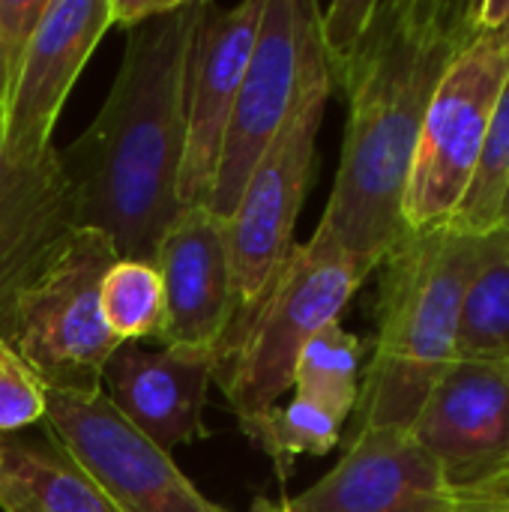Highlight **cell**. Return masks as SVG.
<instances>
[{
    "mask_svg": "<svg viewBox=\"0 0 509 512\" xmlns=\"http://www.w3.org/2000/svg\"><path fill=\"white\" fill-rule=\"evenodd\" d=\"M201 0L126 33V51L93 123L57 150L75 225L111 237L120 258L150 261L183 210L186 78Z\"/></svg>",
    "mask_w": 509,
    "mask_h": 512,
    "instance_id": "7a4b0ae2",
    "label": "cell"
},
{
    "mask_svg": "<svg viewBox=\"0 0 509 512\" xmlns=\"http://www.w3.org/2000/svg\"><path fill=\"white\" fill-rule=\"evenodd\" d=\"M111 27V0H48L12 96L0 114L3 150L36 159L54 150L57 117L81 69Z\"/></svg>",
    "mask_w": 509,
    "mask_h": 512,
    "instance_id": "7c38bea8",
    "label": "cell"
},
{
    "mask_svg": "<svg viewBox=\"0 0 509 512\" xmlns=\"http://www.w3.org/2000/svg\"><path fill=\"white\" fill-rule=\"evenodd\" d=\"M108 234L75 228L60 255L24 288L6 339L48 390H102V369L120 348L102 318V279L117 261Z\"/></svg>",
    "mask_w": 509,
    "mask_h": 512,
    "instance_id": "5b68a950",
    "label": "cell"
},
{
    "mask_svg": "<svg viewBox=\"0 0 509 512\" xmlns=\"http://www.w3.org/2000/svg\"><path fill=\"white\" fill-rule=\"evenodd\" d=\"M330 93V72L309 84L297 111L258 159L231 216L225 219L237 312L249 309L267 291L294 249V228L312 183L318 129Z\"/></svg>",
    "mask_w": 509,
    "mask_h": 512,
    "instance_id": "ba28073f",
    "label": "cell"
},
{
    "mask_svg": "<svg viewBox=\"0 0 509 512\" xmlns=\"http://www.w3.org/2000/svg\"><path fill=\"white\" fill-rule=\"evenodd\" d=\"M219 512H231V510L219 507ZM249 512H291V507H288V498H282V501H267V498H258V501L252 504V510Z\"/></svg>",
    "mask_w": 509,
    "mask_h": 512,
    "instance_id": "4316f807",
    "label": "cell"
},
{
    "mask_svg": "<svg viewBox=\"0 0 509 512\" xmlns=\"http://www.w3.org/2000/svg\"><path fill=\"white\" fill-rule=\"evenodd\" d=\"M366 279V267L327 231L315 228L309 243H294L276 279L234 315L216 348V381L237 417L258 414L291 390L303 345L339 321Z\"/></svg>",
    "mask_w": 509,
    "mask_h": 512,
    "instance_id": "277c9868",
    "label": "cell"
},
{
    "mask_svg": "<svg viewBox=\"0 0 509 512\" xmlns=\"http://www.w3.org/2000/svg\"><path fill=\"white\" fill-rule=\"evenodd\" d=\"M99 303L102 318L120 345L162 342L165 294L156 264L117 258L102 279Z\"/></svg>",
    "mask_w": 509,
    "mask_h": 512,
    "instance_id": "44dd1931",
    "label": "cell"
},
{
    "mask_svg": "<svg viewBox=\"0 0 509 512\" xmlns=\"http://www.w3.org/2000/svg\"><path fill=\"white\" fill-rule=\"evenodd\" d=\"M453 512H509V501L495 498V501H465Z\"/></svg>",
    "mask_w": 509,
    "mask_h": 512,
    "instance_id": "484cf974",
    "label": "cell"
},
{
    "mask_svg": "<svg viewBox=\"0 0 509 512\" xmlns=\"http://www.w3.org/2000/svg\"><path fill=\"white\" fill-rule=\"evenodd\" d=\"M165 294V348H219L234 321V285L225 219L183 207L153 258Z\"/></svg>",
    "mask_w": 509,
    "mask_h": 512,
    "instance_id": "5bb4252c",
    "label": "cell"
},
{
    "mask_svg": "<svg viewBox=\"0 0 509 512\" xmlns=\"http://www.w3.org/2000/svg\"><path fill=\"white\" fill-rule=\"evenodd\" d=\"M360 369L363 342L333 321L303 345L291 375L294 399L324 408L345 426L360 399Z\"/></svg>",
    "mask_w": 509,
    "mask_h": 512,
    "instance_id": "d6986e66",
    "label": "cell"
},
{
    "mask_svg": "<svg viewBox=\"0 0 509 512\" xmlns=\"http://www.w3.org/2000/svg\"><path fill=\"white\" fill-rule=\"evenodd\" d=\"M483 39H495L498 45H504V48H509V18L504 21V27L498 30V33H492V36H483Z\"/></svg>",
    "mask_w": 509,
    "mask_h": 512,
    "instance_id": "83f0119b",
    "label": "cell"
},
{
    "mask_svg": "<svg viewBox=\"0 0 509 512\" xmlns=\"http://www.w3.org/2000/svg\"><path fill=\"white\" fill-rule=\"evenodd\" d=\"M408 432L462 501H509V366L456 360Z\"/></svg>",
    "mask_w": 509,
    "mask_h": 512,
    "instance_id": "30bf717a",
    "label": "cell"
},
{
    "mask_svg": "<svg viewBox=\"0 0 509 512\" xmlns=\"http://www.w3.org/2000/svg\"><path fill=\"white\" fill-rule=\"evenodd\" d=\"M72 189L57 150L15 159L0 138V336L15 297L60 255L75 231ZM9 342V339H6Z\"/></svg>",
    "mask_w": 509,
    "mask_h": 512,
    "instance_id": "2e32d148",
    "label": "cell"
},
{
    "mask_svg": "<svg viewBox=\"0 0 509 512\" xmlns=\"http://www.w3.org/2000/svg\"><path fill=\"white\" fill-rule=\"evenodd\" d=\"M468 42L471 3L375 0L363 36L330 69L348 96V123L318 228L366 273H375L405 234L402 204L423 120L438 81Z\"/></svg>",
    "mask_w": 509,
    "mask_h": 512,
    "instance_id": "6da1fadb",
    "label": "cell"
},
{
    "mask_svg": "<svg viewBox=\"0 0 509 512\" xmlns=\"http://www.w3.org/2000/svg\"><path fill=\"white\" fill-rule=\"evenodd\" d=\"M183 0H111V27L132 30L153 18H162L174 12Z\"/></svg>",
    "mask_w": 509,
    "mask_h": 512,
    "instance_id": "d4e9b609",
    "label": "cell"
},
{
    "mask_svg": "<svg viewBox=\"0 0 509 512\" xmlns=\"http://www.w3.org/2000/svg\"><path fill=\"white\" fill-rule=\"evenodd\" d=\"M498 225H501V228H509V186H507V195H504V204H501V216H498Z\"/></svg>",
    "mask_w": 509,
    "mask_h": 512,
    "instance_id": "f1b7e54d",
    "label": "cell"
},
{
    "mask_svg": "<svg viewBox=\"0 0 509 512\" xmlns=\"http://www.w3.org/2000/svg\"><path fill=\"white\" fill-rule=\"evenodd\" d=\"M330 72L321 39V6L315 0H264L255 48L243 72L210 210L228 219L252 168L279 138L309 84Z\"/></svg>",
    "mask_w": 509,
    "mask_h": 512,
    "instance_id": "8992f818",
    "label": "cell"
},
{
    "mask_svg": "<svg viewBox=\"0 0 509 512\" xmlns=\"http://www.w3.org/2000/svg\"><path fill=\"white\" fill-rule=\"evenodd\" d=\"M465 504L408 429H363L339 465L288 498L291 512H453Z\"/></svg>",
    "mask_w": 509,
    "mask_h": 512,
    "instance_id": "4fadbf2b",
    "label": "cell"
},
{
    "mask_svg": "<svg viewBox=\"0 0 509 512\" xmlns=\"http://www.w3.org/2000/svg\"><path fill=\"white\" fill-rule=\"evenodd\" d=\"M509 186V75L504 81V90L498 96L495 114L486 129V141L474 168V177L468 183V192L462 204L456 207L450 225L471 231V234H486L498 228L501 204Z\"/></svg>",
    "mask_w": 509,
    "mask_h": 512,
    "instance_id": "7402d4cb",
    "label": "cell"
},
{
    "mask_svg": "<svg viewBox=\"0 0 509 512\" xmlns=\"http://www.w3.org/2000/svg\"><path fill=\"white\" fill-rule=\"evenodd\" d=\"M45 3L48 0H0V114L12 96Z\"/></svg>",
    "mask_w": 509,
    "mask_h": 512,
    "instance_id": "cb8c5ba5",
    "label": "cell"
},
{
    "mask_svg": "<svg viewBox=\"0 0 509 512\" xmlns=\"http://www.w3.org/2000/svg\"><path fill=\"white\" fill-rule=\"evenodd\" d=\"M509 75V48L468 42L447 66L429 102L405 189V231L447 225L474 177L489 120Z\"/></svg>",
    "mask_w": 509,
    "mask_h": 512,
    "instance_id": "52a82bcc",
    "label": "cell"
},
{
    "mask_svg": "<svg viewBox=\"0 0 509 512\" xmlns=\"http://www.w3.org/2000/svg\"><path fill=\"white\" fill-rule=\"evenodd\" d=\"M483 234L456 225L405 231L378 264L375 351L363 372L354 432L411 429L429 393L459 360V315Z\"/></svg>",
    "mask_w": 509,
    "mask_h": 512,
    "instance_id": "3957f363",
    "label": "cell"
},
{
    "mask_svg": "<svg viewBox=\"0 0 509 512\" xmlns=\"http://www.w3.org/2000/svg\"><path fill=\"white\" fill-rule=\"evenodd\" d=\"M459 360L509 366V228L483 234L459 315Z\"/></svg>",
    "mask_w": 509,
    "mask_h": 512,
    "instance_id": "ac0fdd59",
    "label": "cell"
},
{
    "mask_svg": "<svg viewBox=\"0 0 509 512\" xmlns=\"http://www.w3.org/2000/svg\"><path fill=\"white\" fill-rule=\"evenodd\" d=\"M240 432L270 456L279 477H288L297 456H327L342 441V423L306 399L246 414L240 417Z\"/></svg>",
    "mask_w": 509,
    "mask_h": 512,
    "instance_id": "ffe728a7",
    "label": "cell"
},
{
    "mask_svg": "<svg viewBox=\"0 0 509 512\" xmlns=\"http://www.w3.org/2000/svg\"><path fill=\"white\" fill-rule=\"evenodd\" d=\"M0 512H120L60 444L0 438Z\"/></svg>",
    "mask_w": 509,
    "mask_h": 512,
    "instance_id": "e0dca14e",
    "label": "cell"
},
{
    "mask_svg": "<svg viewBox=\"0 0 509 512\" xmlns=\"http://www.w3.org/2000/svg\"><path fill=\"white\" fill-rule=\"evenodd\" d=\"M45 393L42 378L0 336V438L39 423L45 417Z\"/></svg>",
    "mask_w": 509,
    "mask_h": 512,
    "instance_id": "603a6c76",
    "label": "cell"
},
{
    "mask_svg": "<svg viewBox=\"0 0 509 512\" xmlns=\"http://www.w3.org/2000/svg\"><path fill=\"white\" fill-rule=\"evenodd\" d=\"M42 420L120 512H219L102 390H48Z\"/></svg>",
    "mask_w": 509,
    "mask_h": 512,
    "instance_id": "9c48e42d",
    "label": "cell"
},
{
    "mask_svg": "<svg viewBox=\"0 0 509 512\" xmlns=\"http://www.w3.org/2000/svg\"><path fill=\"white\" fill-rule=\"evenodd\" d=\"M261 15L264 0L234 6L201 0L186 78V144L177 186L183 207L210 210L231 108L255 48Z\"/></svg>",
    "mask_w": 509,
    "mask_h": 512,
    "instance_id": "8fae6325",
    "label": "cell"
},
{
    "mask_svg": "<svg viewBox=\"0 0 509 512\" xmlns=\"http://www.w3.org/2000/svg\"><path fill=\"white\" fill-rule=\"evenodd\" d=\"M216 363V348L120 345L102 369V393L138 432L171 453L207 438L204 408Z\"/></svg>",
    "mask_w": 509,
    "mask_h": 512,
    "instance_id": "9a60e30c",
    "label": "cell"
}]
</instances>
